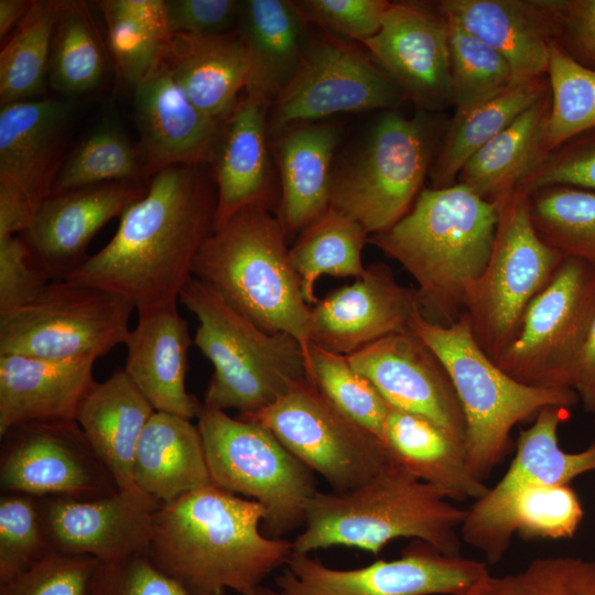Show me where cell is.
<instances>
[{"instance_id":"6da1fadb","label":"cell","mask_w":595,"mask_h":595,"mask_svg":"<svg viewBox=\"0 0 595 595\" xmlns=\"http://www.w3.org/2000/svg\"><path fill=\"white\" fill-rule=\"evenodd\" d=\"M201 166L154 174L108 244L65 280L119 293L138 312L175 304L215 227L217 190Z\"/></svg>"},{"instance_id":"7a4b0ae2","label":"cell","mask_w":595,"mask_h":595,"mask_svg":"<svg viewBox=\"0 0 595 595\" xmlns=\"http://www.w3.org/2000/svg\"><path fill=\"white\" fill-rule=\"evenodd\" d=\"M263 507L214 485L161 504L148 554L196 595H245L293 555L291 541L263 533Z\"/></svg>"},{"instance_id":"3957f363","label":"cell","mask_w":595,"mask_h":595,"mask_svg":"<svg viewBox=\"0 0 595 595\" xmlns=\"http://www.w3.org/2000/svg\"><path fill=\"white\" fill-rule=\"evenodd\" d=\"M497 223V204L455 183L422 190L403 218L368 241L414 279L423 316L452 325L465 316L488 263Z\"/></svg>"},{"instance_id":"277c9868","label":"cell","mask_w":595,"mask_h":595,"mask_svg":"<svg viewBox=\"0 0 595 595\" xmlns=\"http://www.w3.org/2000/svg\"><path fill=\"white\" fill-rule=\"evenodd\" d=\"M393 459L366 483L344 491H317L307 502L293 553L348 547L377 555L399 538L424 541L461 555L456 532L467 509L454 506Z\"/></svg>"},{"instance_id":"5b68a950","label":"cell","mask_w":595,"mask_h":595,"mask_svg":"<svg viewBox=\"0 0 595 595\" xmlns=\"http://www.w3.org/2000/svg\"><path fill=\"white\" fill-rule=\"evenodd\" d=\"M285 238L269 208L244 209L205 240L192 277L263 331L295 337L310 359L312 306L303 296Z\"/></svg>"},{"instance_id":"8992f818","label":"cell","mask_w":595,"mask_h":595,"mask_svg":"<svg viewBox=\"0 0 595 595\" xmlns=\"http://www.w3.org/2000/svg\"><path fill=\"white\" fill-rule=\"evenodd\" d=\"M178 300L196 316L193 343L214 366L203 404L252 413L311 380L310 359L292 335L263 331L196 278Z\"/></svg>"},{"instance_id":"52a82bcc","label":"cell","mask_w":595,"mask_h":595,"mask_svg":"<svg viewBox=\"0 0 595 595\" xmlns=\"http://www.w3.org/2000/svg\"><path fill=\"white\" fill-rule=\"evenodd\" d=\"M411 331L433 350L452 380L466 422L467 468L479 482L506 456L519 422L536 418L547 405L570 408L578 401L573 389L534 388L512 379L479 347L465 317L440 325L419 315Z\"/></svg>"},{"instance_id":"ba28073f","label":"cell","mask_w":595,"mask_h":595,"mask_svg":"<svg viewBox=\"0 0 595 595\" xmlns=\"http://www.w3.org/2000/svg\"><path fill=\"white\" fill-rule=\"evenodd\" d=\"M212 484L259 502L271 538L303 526L318 491L313 472L263 425L203 404L197 416Z\"/></svg>"},{"instance_id":"9c48e42d","label":"cell","mask_w":595,"mask_h":595,"mask_svg":"<svg viewBox=\"0 0 595 595\" xmlns=\"http://www.w3.org/2000/svg\"><path fill=\"white\" fill-rule=\"evenodd\" d=\"M497 207L491 253L464 316L475 340L495 363L517 336L526 309L564 258L538 235L528 192L517 188Z\"/></svg>"},{"instance_id":"30bf717a","label":"cell","mask_w":595,"mask_h":595,"mask_svg":"<svg viewBox=\"0 0 595 595\" xmlns=\"http://www.w3.org/2000/svg\"><path fill=\"white\" fill-rule=\"evenodd\" d=\"M431 153L432 131L422 115L385 113L359 152L333 173L331 206L358 221L369 236L388 230L422 191Z\"/></svg>"},{"instance_id":"8fae6325","label":"cell","mask_w":595,"mask_h":595,"mask_svg":"<svg viewBox=\"0 0 595 595\" xmlns=\"http://www.w3.org/2000/svg\"><path fill=\"white\" fill-rule=\"evenodd\" d=\"M136 310L126 296L69 280L51 281L28 305L0 322V355L98 359L131 334Z\"/></svg>"},{"instance_id":"7c38bea8","label":"cell","mask_w":595,"mask_h":595,"mask_svg":"<svg viewBox=\"0 0 595 595\" xmlns=\"http://www.w3.org/2000/svg\"><path fill=\"white\" fill-rule=\"evenodd\" d=\"M595 316V270L564 257L532 299L512 343L496 361L512 379L543 389H572V378Z\"/></svg>"},{"instance_id":"4fadbf2b","label":"cell","mask_w":595,"mask_h":595,"mask_svg":"<svg viewBox=\"0 0 595 595\" xmlns=\"http://www.w3.org/2000/svg\"><path fill=\"white\" fill-rule=\"evenodd\" d=\"M238 416L267 428L334 491L366 483L392 461L381 440L344 414L310 379L272 404Z\"/></svg>"},{"instance_id":"5bb4252c","label":"cell","mask_w":595,"mask_h":595,"mask_svg":"<svg viewBox=\"0 0 595 595\" xmlns=\"http://www.w3.org/2000/svg\"><path fill=\"white\" fill-rule=\"evenodd\" d=\"M488 575L486 562L414 540L398 559L348 570L293 553L275 585L281 595H470Z\"/></svg>"},{"instance_id":"9a60e30c","label":"cell","mask_w":595,"mask_h":595,"mask_svg":"<svg viewBox=\"0 0 595 595\" xmlns=\"http://www.w3.org/2000/svg\"><path fill=\"white\" fill-rule=\"evenodd\" d=\"M402 99L401 89L370 55L324 32L309 37L293 77L272 102L269 134L336 113L391 108Z\"/></svg>"},{"instance_id":"2e32d148","label":"cell","mask_w":595,"mask_h":595,"mask_svg":"<svg viewBox=\"0 0 595 595\" xmlns=\"http://www.w3.org/2000/svg\"><path fill=\"white\" fill-rule=\"evenodd\" d=\"M0 437L1 493L96 498L119 490L76 420L28 422Z\"/></svg>"},{"instance_id":"e0dca14e","label":"cell","mask_w":595,"mask_h":595,"mask_svg":"<svg viewBox=\"0 0 595 595\" xmlns=\"http://www.w3.org/2000/svg\"><path fill=\"white\" fill-rule=\"evenodd\" d=\"M52 552L88 555L100 562L148 552L161 505L134 485L96 498L35 497Z\"/></svg>"},{"instance_id":"ac0fdd59","label":"cell","mask_w":595,"mask_h":595,"mask_svg":"<svg viewBox=\"0 0 595 595\" xmlns=\"http://www.w3.org/2000/svg\"><path fill=\"white\" fill-rule=\"evenodd\" d=\"M363 44L404 98L428 109L452 104L448 25L435 6L391 2Z\"/></svg>"},{"instance_id":"d6986e66","label":"cell","mask_w":595,"mask_h":595,"mask_svg":"<svg viewBox=\"0 0 595 595\" xmlns=\"http://www.w3.org/2000/svg\"><path fill=\"white\" fill-rule=\"evenodd\" d=\"M347 358L390 407L425 416L465 442V416L452 380L412 331L380 338Z\"/></svg>"},{"instance_id":"ffe728a7","label":"cell","mask_w":595,"mask_h":595,"mask_svg":"<svg viewBox=\"0 0 595 595\" xmlns=\"http://www.w3.org/2000/svg\"><path fill=\"white\" fill-rule=\"evenodd\" d=\"M423 315L415 289L402 286L385 263L312 305L311 345L348 356L386 336L411 331Z\"/></svg>"},{"instance_id":"44dd1931","label":"cell","mask_w":595,"mask_h":595,"mask_svg":"<svg viewBox=\"0 0 595 595\" xmlns=\"http://www.w3.org/2000/svg\"><path fill=\"white\" fill-rule=\"evenodd\" d=\"M147 187L112 182L51 194L21 234L32 261L51 281L67 279L88 258L87 247L95 235L141 198Z\"/></svg>"},{"instance_id":"7402d4cb","label":"cell","mask_w":595,"mask_h":595,"mask_svg":"<svg viewBox=\"0 0 595 595\" xmlns=\"http://www.w3.org/2000/svg\"><path fill=\"white\" fill-rule=\"evenodd\" d=\"M133 105L145 176L178 164H210L224 120L195 107L164 62L134 87Z\"/></svg>"},{"instance_id":"603a6c76","label":"cell","mask_w":595,"mask_h":595,"mask_svg":"<svg viewBox=\"0 0 595 595\" xmlns=\"http://www.w3.org/2000/svg\"><path fill=\"white\" fill-rule=\"evenodd\" d=\"M271 104L247 87L224 119L212 166L217 190L215 228L250 207L269 208V112Z\"/></svg>"},{"instance_id":"cb8c5ba5","label":"cell","mask_w":595,"mask_h":595,"mask_svg":"<svg viewBox=\"0 0 595 595\" xmlns=\"http://www.w3.org/2000/svg\"><path fill=\"white\" fill-rule=\"evenodd\" d=\"M73 112L53 98L1 106L0 180L20 188L34 210L51 195Z\"/></svg>"},{"instance_id":"d4e9b609","label":"cell","mask_w":595,"mask_h":595,"mask_svg":"<svg viewBox=\"0 0 595 595\" xmlns=\"http://www.w3.org/2000/svg\"><path fill=\"white\" fill-rule=\"evenodd\" d=\"M192 342L176 303L138 312L123 370L154 411L190 420L201 413L203 403L185 388Z\"/></svg>"},{"instance_id":"484cf974","label":"cell","mask_w":595,"mask_h":595,"mask_svg":"<svg viewBox=\"0 0 595 595\" xmlns=\"http://www.w3.org/2000/svg\"><path fill=\"white\" fill-rule=\"evenodd\" d=\"M569 418L567 407L547 405L532 425L519 433L516 455L504 477L467 508L461 526L466 543L520 490L530 486L565 485L595 470V442L578 453H567L560 447L558 430Z\"/></svg>"},{"instance_id":"4316f807","label":"cell","mask_w":595,"mask_h":595,"mask_svg":"<svg viewBox=\"0 0 595 595\" xmlns=\"http://www.w3.org/2000/svg\"><path fill=\"white\" fill-rule=\"evenodd\" d=\"M435 7L499 52L515 78L547 76L553 0H442Z\"/></svg>"},{"instance_id":"83f0119b","label":"cell","mask_w":595,"mask_h":595,"mask_svg":"<svg viewBox=\"0 0 595 595\" xmlns=\"http://www.w3.org/2000/svg\"><path fill=\"white\" fill-rule=\"evenodd\" d=\"M96 359H46L0 355V435L34 421L76 420L97 381Z\"/></svg>"},{"instance_id":"f1b7e54d","label":"cell","mask_w":595,"mask_h":595,"mask_svg":"<svg viewBox=\"0 0 595 595\" xmlns=\"http://www.w3.org/2000/svg\"><path fill=\"white\" fill-rule=\"evenodd\" d=\"M163 62L191 102L219 121L251 78L250 57L236 29L209 36L175 33Z\"/></svg>"},{"instance_id":"f546056e","label":"cell","mask_w":595,"mask_h":595,"mask_svg":"<svg viewBox=\"0 0 595 595\" xmlns=\"http://www.w3.org/2000/svg\"><path fill=\"white\" fill-rule=\"evenodd\" d=\"M383 442L394 462L446 498L477 500L489 490L470 475L464 442L425 416L390 407Z\"/></svg>"},{"instance_id":"4dcf8cb0","label":"cell","mask_w":595,"mask_h":595,"mask_svg":"<svg viewBox=\"0 0 595 595\" xmlns=\"http://www.w3.org/2000/svg\"><path fill=\"white\" fill-rule=\"evenodd\" d=\"M132 483L160 504L213 485L197 425L155 411L136 450Z\"/></svg>"},{"instance_id":"1f68e13d","label":"cell","mask_w":595,"mask_h":595,"mask_svg":"<svg viewBox=\"0 0 595 595\" xmlns=\"http://www.w3.org/2000/svg\"><path fill=\"white\" fill-rule=\"evenodd\" d=\"M283 133L277 145L282 185L278 218L288 235L302 232L331 206L332 160L338 131L320 123Z\"/></svg>"},{"instance_id":"d6a6232c","label":"cell","mask_w":595,"mask_h":595,"mask_svg":"<svg viewBox=\"0 0 595 595\" xmlns=\"http://www.w3.org/2000/svg\"><path fill=\"white\" fill-rule=\"evenodd\" d=\"M154 412L123 368L97 382L80 404L76 421L119 488L133 485L136 450Z\"/></svg>"},{"instance_id":"836d02e7","label":"cell","mask_w":595,"mask_h":595,"mask_svg":"<svg viewBox=\"0 0 595 595\" xmlns=\"http://www.w3.org/2000/svg\"><path fill=\"white\" fill-rule=\"evenodd\" d=\"M306 23L295 1H240L235 29L251 62L247 87L258 89L271 105L302 60L309 41Z\"/></svg>"},{"instance_id":"e575fe53","label":"cell","mask_w":595,"mask_h":595,"mask_svg":"<svg viewBox=\"0 0 595 595\" xmlns=\"http://www.w3.org/2000/svg\"><path fill=\"white\" fill-rule=\"evenodd\" d=\"M550 110L549 90L465 163L457 183L495 204L519 188L547 155Z\"/></svg>"},{"instance_id":"d590c367","label":"cell","mask_w":595,"mask_h":595,"mask_svg":"<svg viewBox=\"0 0 595 595\" xmlns=\"http://www.w3.org/2000/svg\"><path fill=\"white\" fill-rule=\"evenodd\" d=\"M549 90L545 76L515 78L494 95L455 110L429 172L432 188L457 183L465 163Z\"/></svg>"},{"instance_id":"8d00e7d4","label":"cell","mask_w":595,"mask_h":595,"mask_svg":"<svg viewBox=\"0 0 595 595\" xmlns=\"http://www.w3.org/2000/svg\"><path fill=\"white\" fill-rule=\"evenodd\" d=\"M582 519V505L569 484L530 486L513 495L467 543L496 564L515 532L524 540L566 539L574 536Z\"/></svg>"},{"instance_id":"74e56055","label":"cell","mask_w":595,"mask_h":595,"mask_svg":"<svg viewBox=\"0 0 595 595\" xmlns=\"http://www.w3.org/2000/svg\"><path fill=\"white\" fill-rule=\"evenodd\" d=\"M368 238L358 221L333 206L301 232L289 256L309 305L318 301L315 283L321 275L365 274L361 251Z\"/></svg>"},{"instance_id":"f35d334b","label":"cell","mask_w":595,"mask_h":595,"mask_svg":"<svg viewBox=\"0 0 595 595\" xmlns=\"http://www.w3.org/2000/svg\"><path fill=\"white\" fill-rule=\"evenodd\" d=\"M63 0H34L0 53V104L37 99L48 83L52 41Z\"/></svg>"},{"instance_id":"ab89813d","label":"cell","mask_w":595,"mask_h":595,"mask_svg":"<svg viewBox=\"0 0 595 595\" xmlns=\"http://www.w3.org/2000/svg\"><path fill=\"white\" fill-rule=\"evenodd\" d=\"M107 73L105 45L84 1L63 0L48 67L50 86L64 94L98 88Z\"/></svg>"},{"instance_id":"60d3db41","label":"cell","mask_w":595,"mask_h":595,"mask_svg":"<svg viewBox=\"0 0 595 595\" xmlns=\"http://www.w3.org/2000/svg\"><path fill=\"white\" fill-rule=\"evenodd\" d=\"M530 215L545 244L595 270V192L566 185L537 190L530 193Z\"/></svg>"},{"instance_id":"b9f144b4","label":"cell","mask_w":595,"mask_h":595,"mask_svg":"<svg viewBox=\"0 0 595 595\" xmlns=\"http://www.w3.org/2000/svg\"><path fill=\"white\" fill-rule=\"evenodd\" d=\"M144 176L139 148L117 126L105 122L62 163L51 194L102 183H140Z\"/></svg>"},{"instance_id":"7bdbcfd3","label":"cell","mask_w":595,"mask_h":595,"mask_svg":"<svg viewBox=\"0 0 595 595\" xmlns=\"http://www.w3.org/2000/svg\"><path fill=\"white\" fill-rule=\"evenodd\" d=\"M547 77L551 93L545 137L548 154L595 128V71L581 65L551 42Z\"/></svg>"},{"instance_id":"ee69618b","label":"cell","mask_w":595,"mask_h":595,"mask_svg":"<svg viewBox=\"0 0 595 595\" xmlns=\"http://www.w3.org/2000/svg\"><path fill=\"white\" fill-rule=\"evenodd\" d=\"M311 380L344 414L383 442L390 405L347 356L310 346ZM385 443V442H383Z\"/></svg>"},{"instance_id":"f6af8a7d","label":"cell","mask_w":595,"mask_h":595,"mask_svg":"<svg viewBox=\"0 0 595 595\" xmlns=\"http://www.w3.org/2000/svg\"><path fill=\"white\" fill-rule=\"evenodd\" d=\"M446 21L452 104L457 110L501 90L515 77L509 63L499 52L456 22Z\"/></svg>"},{"instance_id":"bcb514c9","label":"cell","mask_w":595,"mask_h":595,"mask_svg":"<svg viewBox=\"0 0 595 595\" xmlns=\"http://www.w3.org/2000/svg\"><path fill=\"white\" fill-rule=\"evenodd\" d=\"M470 595H595V561L549 556L504 576L488 575Z\"/></svg>"},{"instance_id":"7dc6e473","label":"cell","mask_w":595,"mask_h":595,"mask_svg":"<svg viewBox=\"0 0 595 595\" xmlns=\"http://www.w3.org/2000/svg\"><path fill=\"white\" fill-rule=\"evenodd\" d=\"M96 3L105 18L117 74L128 85L136 87L164 61L172 36L122 13L111 0Z\"/></svg>"},{"instance_id":"c3c4849f","label":"cell","mask_w":595,"mask_h":595,"mask_svg":"<svg viewBox=\"0 0 595 595\" xmlns=\"http://www.w3.org/2000/svg\"><path fill=\"white\" fill-rule=\"evenodd\" d=\"M52 552L36 499L22 493L0 497V584L22 574Z\"/></svg>"},{"instance_id":"681fc988","label":"cell","mask_w":595,"mask_h":595,"mask_svg":"<svg viewBox=\"0 0 595 595\" xmlns=\"http://www.w3.org/2000/svg\"><path fill=\"white\" fill-rule=\"evenodd\" d=\"M100 561L51 552L22 574L0 584V595H95Z\"/></svg>"},{"instance_id":"f907efd6","label":"cell","mask_w":595,"mask_h":595,"mask_svg":"<svg viewBox=\"0 0 595 595\" xmlns=\"http://www.w3.org/2000/svg\"><path fill=\"white\" fill-rule=\"evenodd\" d=\"M95 595H196L160 569L148 552L100 562Z\"/></svg>"},{"instance_id":"816d5d0a","label":"cell","mask_w":595,"mask_h":595,"mask_svg":"<svg viewBox=\"0 0 595 595\" xmlns=\"http://www.w3.org/2000/svg\"><path fill=\"white\" fill-rule=\"evenodd\" d=\"M553 185L595 192V128L550 151L519 188L530 194Z\"/></svg>"},{"instance_id":"f5cc1de1","label":"cell","mask_w":595,"mask_h":595,"mask_svg":"<svg viewBox=\"0 0 595 595\" xmlns=\"http://www.w3.org/2000/svg\"><path fill=\"white\" fill-rule=\"evenodd\" d=\"M305 21L335 36L364 42L380 29L391 2L385 0L295 1Z\"/></svg>"},{"instance_id":"db71d44e","label":"cell","mask_w":595,"mask_h":595,"mask_svg":"<svg viewBox=\"0 0 595 595\" xmlns=\"http://www.w3.org/2000/svg\"><path fill=\"white\" fill-rule=\"evenodd\" d=\"M50 282L21 236L0 238V322L31 303Z\"/></svg>"},{"instance_id":"11a10c76","label":"cell","mask_w":595,"mask_h":595,"mask_svg":"<svg viewBox=\"0 0 595 595\" xmlns=\"http://www.w3.org/2000/svg\"><path fill=\"white\" fill-rule=\"evenodd\" d=\"M553 2V43L581 65L595 71V0Z\"/></svg>"},{"instance_id":"9f6ffc18","label":"cell","mask_w":595,"mask_h":595,"mask_svg":"<svg viewBox=\"0 0 595 595\" xmlns=\"http://www.w3.org/2000/svg\"><path fill=\"white\" fill-rule=\"evenodd\" d=\"M239 10L237 0H169V26L173 34H223L236 28Z\"/></svg>"},{"instance_id":"6f0895ef","label":"cell","mask_w":595,"mask_h":595,"mask_svg":"<svg viewBox=\"0 0 595 595\" xmlns=\"http://www.w3.org/2000/svg\"><path fill=\"white\" fill-rule=\"evenodd\" d=\"M34 213L30 201L20 188L0 180V238L25 231Z\"/></svg>"},{"instance_id":"680465c9","label":"cell","mask_w":595,"mask_h":595,"mask_svg":"<svg viewBox=\"0 0 595 595\" xmlns=\"http://www.w3.org/2000/svg\"><path fill=\"white\" fill-rule=\"evenodd\" d=\"M572 389L584 410L595 413V316L573 372Z\"/></svg>"},{"instance_id":"91938a15","label":"cell","mask_w":595,"mask_h":595,"mask_svg":"<svg viewBox=\"0 0 595 595\" xmlns=\"http://www.w3.org/2000/svg\"><path fill=\"white\" fill-rule=\"evenodd\" d=\"M112 4L128 17L149 28L173 36L169 26L167 1L164 0H111Z\"/></svg>"},{"instance_id":"94428289","label":"cell","mask_w":595,"mask_h":595,"mask_svg":"<svg viewBox=\"0 0 595 595\" xmlns=\"http://www.w3.org/2000/svg\"><path fill=\"white\" fill-rule=\"evenodd\" d=\"M34 0H0V37L14 30L29 12Z\"/></svg>"},{"instance_id":"6125c7cd","label":"cell","mask_w":595,"mask_h":595,"mask_svg":"<svg viewBox=\"0 0 595 595\" xmlns=\"http://www.w3.org/2000/svg\"><path fill=\"white\" fill-rule=\"evenodd\" d=\"M245 595H281L278 589H273L263 585H259L253 589L249 591Z\"/></svg>"}]
</instances>
